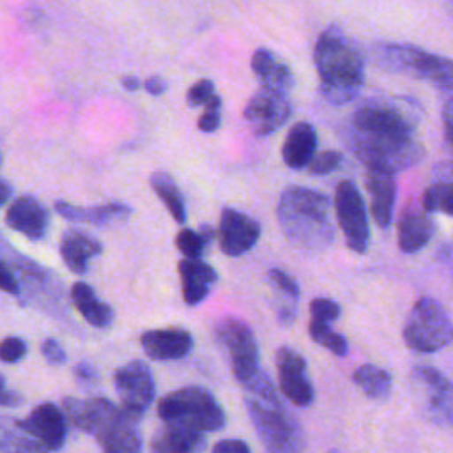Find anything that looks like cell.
<instances>
[{"label":"cell","instance_id":"cell-38","mask_svg":"<svg viewBox=\"0 0 453 453\" xmlns=\"http://www.w3.org/2000/svg\"><path fill=\"white\" fill-rule=\"evenodd\" d=\"M310 313H311V320L331 324L340 317L342 308L336 301H333L329 297H315L310 303Z\"/></svg>","mask_w":453,"mask_h":453},{"label":"cell","instance_id":"cell-23","mask_svg":"<svg viewBox=\"0 0 453 453\" xmlns=\"http://www.w3.org/2000/svg\"><path fill=\"white\" fill-rule=\"evenodd\" d=\"M365 188L370 195V211L379 228H389L393 221V209L396 200L395 175L380 170L366 168Z\"/></svg>","mask_w":453,"mask_h":453},{"label":"cell","instance_id":"cell-28","mask_svg":"<svg viewBox=\"0 0 453 453\" xmlns=\"http://www.w3.org/2000/svg\"><path fill=\"white\" fill-rule=\"evenodd\" d=\"M317 150V131L310 122H296L281 145L283 163L292 170L306 168Z\"/></svg>","mask_w":453,"mask_h":453},{"label":"cell","instance_id":"cell-25","mask_svg":"<svg viewBox=\"0 0 453 453\" xmlns=\"http://www.w3.org/2000/svg\"><path fill=\"white\" fill-rule=\"evenodd\" d=\"M53 207L67 221L90 223L96 226H110L115 223H122L133 212L131 205L122 203V202H108V203H101V205H94V207H80V205H73L64 200H57L53 203Z\"/></svg>","mask_w":453,"mask_h":453},{"label":"cell","instance_id":"cell-47","mask_svg":"<svg viewBox=\"0 0 453 453\" xmlns=\"http://www.w3.org/2000/svg\"><path fill=\"white\" fill-rule=\"evenodd\" d=\"M451 97L446 99L444 108H442V120H444V134H446V143L448 147H451Z\"/></svg>","mask_w":453,"mask_h":453},{"label":"cell","instance_id":"cell-19","mask_svg":"<svg viewBox=\"0 0 453 453\" xmlns=\"http://www.w3.org/2000/svg\"><path fill=\"white\" fill-rule=\"evenodd\" d=\"M140 343L147 357L154 361H175L191 352L193 336L182 327H159L142 333Z\"/></svg>","mask_w":453,"mask_h":453},{"label":"cell","instance_id":"cell-32","mask_svg":"<svg viewBox=\"0 0 453 453\" xmlns=\"http://www.w3.org/2000/svg\"><path fill=\"white\" fill-rule=\"evenodd\" d=\"M149 184L152 191L159 196V200L166 205L168 212L177 223H186L188 212H186V203L182 198V193L173 180V177L166 172H154L149 179Z\"/></svg>","mask_w":453,"mask_h":453},{"label":"cell","instance_id":"cell-20","mask_svg":"<svg viewBox=\"0 0 453 453\" xmlns=\"http://www.w3.org/2000/svg\"><path fill=\"white\" fill-rule=\"evenodd\" d=\"M5 223L9 228L23 234L30 241H41L46 237L50 228V212L37 198L23 195L9 205Z\"/></svg>","mask_w":453,"mask_h":453},{"label":"cell","instance_id":"cell-36","mask_svg":"<svg viewBox=\"0 0 453 453\" xmlns=\"http://www.w3.org/2000/svg\"><path fill=\"white\" fill-rule=\"evenodd\" d=\"M340 165H342V154L338 150H322L319 154H313L306 168L313 175H326L334 172Z\"/></svg>","mask_w":453,"mask_h":453},{"label":"cell","instance_id":"cell-3","mask_svg":"<svg viewBox=\"0 0 453 453\" xmlns=\"http://www.w3.org/2000/svg\"><path fill=\"white\" fill-rule=\"evenodd\" d=\"M244 402L251 425L269 453H303V428L264 370L244 384Z\"/></svg>","mask_w":453,"mask_h":453},{"label":"cell","instance_id":"cell-35","mask_svg":"<svg viewBox=\"0 0 453 453\" xmlns=\"http://www.w3.org/2000/svg\"><path fill=\"white\" fill-rule=\"evenodd\" d=\"M267 280L271 281V285L288 301L297 303L299 301V287L294 281V278L290 274H287L283 269H269L267 271Z\"/></svg>","mask_w":453,"mask_h":453},{"label":"cell","instance_id":"cell-51","mask_svg":"<svg viewBox=\"0 0 453 453\" xmlns=\"http://www.w3.org/2000/svg\"><path fill=\"white\" fill-rule=\"evenodd\" d=\"M122 87L126 90H129V92H134V90H138L142 87V81L136 76H124L122 78Z\"/></svg>","mask_w":453,"mask_h":453},{"label":"cell","instance_id":"cell-48","mask_svg":"<svg viewBox=\"0 0 453 453\" xmlns=\"http://www.w3.org/2000/svg\"><path fill=\"white\" fill-rule=\"evenodd\" d=\"M198 232H200V235L203 237V241L207 242V246H209V244L214 241V237H216V230H214V226H212V225H207V223L200 225Z\"/></svg>","mask_w":453,"mask_h":453},{"label":"cell","instance_id":"cell-30","mask_svg":"<svg viewBox=\"0 0 453 453\" xmlns=\"http://www.w3.org/2000/svg\"><path fill=\"white\" fill-rule=\"evenodd\" d=\"M451 195H453L451 165L448 161L439 163L434 170V182L421 195V207L430 214L441 211L446 216H451L453 212Z\"/></svg>","mask_w":453,"mask_h":453},{"label":"cell","instance_id":"cell-6","mask_svg":"<svg viewBox=\"0 0 453 453\" xmlns=\"http://www.w3.org/2000/svg\"><path fill=\"white\" fill-rule=\"evenodd\" d=\"M370 55L372 62L384 71L426 80L448 94L453 88V64L446 57L400 42H379Z\"/></svg>","mask_w":453,"mask_h":453},{"label":"cell","instance_id":"cell-49","mask_svg":"<svg viewBox=\"0 0 453 453\" xmlns=\"http://www.w3.org/2000/svg\"><path fill=\"white\" fill-rule=\"evenodd\" d=\"M11 195H12V186H11L7 180L0 179V207L7 203V200L11 198Z\"/></svg>","mask_w":453,"mask_h":453},{"label":"cell","instance_id":"cell-10","mask_svg":"<svg viewBox=\"0 0 453 453\" xmlns=\"http://www.w3.org/2000/svg\"><path fill=\"white\" fill-rule=\"evenodd\" d=\"M451 319L446 308L434 297H419L405 320L403 342L411 350L432 354L451 342Z\"/></svg>","mask_w":453,"mask_h":453},{"label":"cell","instance_id":"cell-42","mask_svg":"<svg viewBox=\"0 0 453 453\" xmlns=\"http://www.w3.org/2000/svg\"><path fill=\"white\" fill-rule=\"evenodd\" d=\"M41 354L50 365H55V366H62L67 361V354L64 347L55 338H46L41 343Z\"/></svg>","mask_w":453,"mask_h":453},{"label":"cell","instance_id":"cell-2","mask_svg":"<svg viewBox=\"0 0 453 453\" xmlns=\"http://www.w3.org/2000/svg\"><path fill=\"white\" fill-rule=\"evenodd\" d=\"M62 412L76 428L94 435L103 453H142L143 449L142 418L104 396H65Z\"/></svg>","mask_w":453,"mask_h":453},{"label":"cell","instance_id":"cell-45","mask_svg":"<svg viewBox=\"0 0 453 453\" xmlns=\"http://www.w3.org/2000/svg\"><path fill=\"white\" fill-rule=\"evenodd\" d=\"M21 403V396L16 391L7 389L5 379L0 373V407H18Z\"/></svg>","mask_w":453,"mask_h":453},{"label":"cell","instance_id":"cell-4","mask_svg":"<svg viewBox=\"0 0 453 453\" xmlns=\"http://www.w3.org/2000/svg\"><path fill=\"white\" fill-rule=\"evenodd\" d=\"M276 218L283 235L297 250H324L334 241L331 200L317 189L285 188L278 200Z\"/></svg>","mask_w":453,"mask_h":453},{"label":"cell","instance_id":"cell-34","mask_svg":"<svg viewBox=\"0 0 453 453\" xmlns=\"http://www.w3.org/2000/svg\"><path fill=\"white\" fill-rule=\"evenodd\" d=\"M175 246L184 255V258H202V255L205 253L207 242L203 241L198 230L182 228L175 237Z\"/></svg>","mask_w":453,"mask_h":453},{"label":"cell","instance_id":"cell-43","mask_svg":"<svg viewBox=\"0 0 453 453\" xmlns=\"http://www.w3.org/2000/svg\"><path fill=\"white\" fill-rule=\"evenodd\" d=\"M0 290L19 297V283L12 269L0 258Z\"/></svg>","mask_w":453,"mask_h":453},{"label":"cell","instance_id":"cell-1","mask_svg":"<svg viewBox=\"0 0 453 453\" xmlns=\"http://www.w3.org/2000/svg\"><path fill=\"white\" fill-rule=\"evenodd\" d=\"M313 62L320 94L327 103L342 106L359 96L365 85L366 58L342 27L329 25L322 30L313 48Z\"/></svg>","mask_w":453,"mask_h":453},{"label":"cell","instance_id":"cell-13","mask_svg":"<svg viewBox=\"0 0 453 453\" xmlns=\"http://www.w3.org/2000/svg\"><path fill=\"white\" fill-rule=\"evenodd\" d=\"M416 400L423 405V414L434 425L449 426L453 418V395L449 379L434 366L416 365L411 372Z\"/></svg>","mask_w":453,"mask_h":453},{"label":"cell","instance_id":"cell-50","mask_svg":"<svg viewBox=\"0 0 453 453\" xmlns=\"http://www.w3.org/2000/svg\"><path fill=\"white\" fill-rule=\"evenodd\" d=\"M437 257H439V260L444 262V264H449V262H451L453 253H451V244H449L448 241L441 244V248H439V251H437Z\"/></svg>","mask_w":453,"mask_h":453},{"label":"cell","instance_id":"cell-40","mask_svg":"<svg viewBox=\"0 0 453 453\" xmlns=\"http://www.w3.org/2000/svg\"><path fill=\"white\" fill-rule=\"evenodd\" d=\"M214 96V83L212 80H207V78H202L198 81H195L188 94H186V101L191 108H196V106H202L205 104L211 97Z\"/></svg>","mask_w":453,"mask_h":453},{"label":"cell","instance_id":"cell-39","mask_svg":"<svg viewBox=\"0 0 453 453\" xmlns=\"http://www.w3.org/2000/svg\"><path fill=\"white\" fill-rule=\"evenodd\" d=\"M27 354V343L19 336H7L0 342V361L4 363H18Z\"/></svg>","mask_w":453,"mask_h":453},{"label":"cell","instance_id":"cell-26","mask_svg":"<svg viewBox=\"0 0 453 453\" xmlns=\"http://www.w3.org/2000/svg\"><path fill=\"white\" fill-rule=\"evenodd\" d=\"M58 250L69 271L85 274L88 271V262L103 251V244L99 239L80 228H69L62 234Z\"/></svg>","mask_w":453,"mask_h":453},{"label":"cell","instance_id":"cell-8","mask_svg":"<svg viewBox=\"0 0 453 453\" xmlns=\"http://www.w3.org/2000/svg\"><path fill=\"white\" fill-rule=\"evenodd\" d=\"M157 414L163 423H184L202 432L221 430L226 414L214 395L200 386H186L165 395L157 402Z\"/></svg>","mask_w":453,"mask_h":453},{"label":"cell","instance_id":"cell-5","mask_svg":"<svg viewBox=\"0 0 453 453\" xmlns=\"http://www.w3.org/2000/svg\"><path fill=\"white\" fill-rule=\"evenodd\" d=\"M421 111L423 108L414 97H370L354 108L343 131L377 136H416Z\"/></svg>","mask_w":453,"mask_h":453},{"label":"cell","instance_id":"cell-17","mask_svg":"<svg viewBox=\"0 0 453 453\" xmlns=\"http://www.w3.org/2000/svg\"><path fill=\"white\" fill-rule=\"evenodd\" d=\"M14 425L48 451H58L67 439V418L51 402L39 403L25 419L14 421Z\"/></svg>","mask_w":453,"mask_h":453},{"label":"cell","instance_id":"cell-21","mask_svg":"<svg viewBox=\"0 0 453 453\" xmlns=\"http://www.w3.org/2000/svg\"><path fill=\"white\" fill-rule=\"evenodd\" d=\"M435 223L432 214L411 200L398 219V248L403 253H416L434 237Z\"/></svg>","mask_w":453,"mask_h":453},{"label":"cell","instance_id":"cell-37","mask_svg":"<svg viewBox=\"0 0 453 453\" xmlns=\"http://www.w3.org/2000/svg\"><path fill=\"white\" fill-rule=\"evenodd\" d=\"M203 106V113L200 115L196 126L203 133H214L221 124V97L214 94Z\"/></svg>","mask_w":453,"mask_h":453},{"label":"cell","instance_id":"cell-9","mask_svg":"<svg viewBox=\"0 0 453 453\" xmlns=\"http://www.w3.org/2000/svg\"><path fill=\"white\" fill-rule=\"evenodd\" d=\"M0 258L12 269L19 283V299L23 303L35 299L46 311L57 313L64 303V287L60 280L37 264L35 260L18 253L12 246L0 235Z\"/></svg>","mask_w":453,"mask_h":453},{"label":"cell","instance_id":"cell-46","mask_svg":"<svg viewBox=\"0 0 453 453\" xmlns=\"http://www.w3.org/2000/svg\"><path fill=\"white\" fill-rule=\"evenodd\" d=\"M142 85H143L145 92H149L150 96H161V94H165L166 88H168L166 80H165L163 76H159V74L149 76Z\"/></svg>","mask_w":453,"mask_h":453},{"label":"cell","instance_id":"cell-41","mask_svg":"<svg viewBox=\"0 0 453 453\" xmlns=\"http://www.w3.org/2000/svg\"><path fill=\"white\" fill-rule=\"evenodd\" d=\"M73 373H74V380L78 382V386L83 389V391H90L97 386L99 382V372L97 368L88 363V361H80L74 365L73 368Z\"/></svg>","mask_w":453,"mask_h":453},{"label":"cell","instance_id":"cell-16","mask_svg":"<svg viewBox=\"0 0 453 453\" xmlns=\"http://www.w3.org/2000/svg\"><path fill=\"white\" fill-rule=\"evenodd\" d=\"M290 115L292 104L288 94H280L267 88L255 92L244 106V119L257 136L273 134L288 120Z\"/></svg>","mask_w":453,"mask_h":453},{"label":"cell","instance_id":"cell-22","mask_svg":"<svg viewBox=\"0 0 453 453\" xmlns=\"http://www.w3.org/2000/svg\"><path fill=\"white\" fill-rule=\"evenodd\" d=\"M205 432L184 423H165L150 439V453H202Z\"/></svg>","mask_w":453,"mask_h":453},{"label":"cell","instance_id":"cell-27","mask_svg":"<svg viewBox=\"0 0 453 453\" xmlns=\"http://www.w3.org/2000/svg\"><path fill=\"white\" fill-rule=\"evenodd\" d=\"M251 71L258 78L262 88L288 94L294 87V74L290 67L267 48L255 50L251 57Z\"/></svg>","mask_w":453,"mask_h":453},{"label":"cell","instance_id":"cell-24","mask_svg":"<svg viewBox=\"0 0 453 453\" xmlns=\"http://www.w3.org/2000/svg\"><path fill=\"white\" fill-rule=\"evenodd\" d=\"M182 299L189 306L200 304L218 281V273L202 258H182L177 265Z\"/></svg>","mask_w":453,"mask_h":453},{"label":"cell","instance_id":"cell-31","mask_svg":"<svg viewBox=\"0 0 453 453\" xmlns=\"http://www.w3.org/2000/svg\"><path fill=\"white\" fill-rule=\"evenodd\" d=\"M354 384L372 400H386L393 389V377L388 370L366 363L352 372Z\"/></svg>","mask_w":453,"mask_h":453},{"label":"cell","instance_id":"cell-11","mask_svg":"<svg viewBox=\"0 0 453 453\" xmlns=\"http://www.w3.org/2000/svg\"><path fill=\"white\" fill-rule=\"evenodd\" d=\"M214 338L226 352L234 377L244 386L260 368V354L253 329L235 317H225L214 326Z\"/></svg>","mask_w":453,"mask_h":453},{"label":"cell","instance_id":"cell-18","mask_svg":"<svg viewBox=\"0 0 453 453\" xmlns=\"http://www.w3.org/2000/svg\"><path fill=\"white\" fill-rule=\"evenodd\" d=\"M260 239V223L251 216L225 207L219 214L218 241L219 248L228 257H241L248 253Z\"/></svg>","mask_w":453,"mask_h":453},{"label":"cell","instance_id":"cell-12","mask_svg":"<svg viewBox=\"0 0 453 453\" xmlns=\"http://www.w3.org/2000/svg\"><path fill=\"white\" fill-rule=\"evenodd\" d=\"M334 212L345 242L354 253H366L370 246V223L365 198L352 180H342L334 191Z\"/></svg>","mask_w":453,"mask_h":453},{"label":"cell","instance_id":"cell-29","mask_svg":"<svg viewBox=\"0 0 453 453\" xmlns=\"http://www.w3.org/2000/svg\"><path fill=\"white\" fill-rule=\"evenodd\" d=\"M69 297L73 306L78 310V313L97 329H106L113 324V310L110 304L101 301L94 288L85 281H76L71 290Z\"/></svg>","mask_w":453,"mask_h":453},{"label":"cell","instance_id":"cell-44","mask_svg":"<svg viewBox=\"0 0 453 453\" xmlns=\"http://www.w3.org/2000/svg\"><path fill=\"white\" fill-rule=\"evenodd\" d=\"M212 453H251L250 446L241 439H221L212 446Z\"/></svg>","mask_w":453,"mask_h":453},{"label":"cell","instance_id":"cell-15","mask_svg":"<svg viewBox=\"0 0 453 453\" xmlns=\"http://www.w3.org/2000/svg\"><path fill=\"white\" fill-rule=\"evenodd\" d=\"M274 365L281 395L296 407H308L315 398V391L308 377L306 359L290 347H280Z\"/></svg>","mask_w":453,"mask_h":453},{"label":"cell","instance_id":"cell-14","mask_svg":"<svg viewBox=\"0 0 453 453\" xmlns=\"http://www.w3.org/2000/svg\"><path fill=\"white\" fill-rule=\"evenodd\" d=\"M113 386L120 400V407L143 416L156 398V382L152 370L145 361L133 359L113 372Z\"/></svg>","mask_w":453,"mask_h":453},{"label":"cell","instance_id":"cell-7","mask_svg":"<svg viewBox=\"0 0 453 453\" xmlns=\"http://www.w3.org/2000/svg\"><path fill=\"white\" fill-rule=\"evenodd\" d=\"M342 134L350 152L372 170L395 175L418 165L425 156V149L416 136H377L345 131Z\"/></svg>","mask_w":453,"mask_h":453},{"label":"cell","instance_id":"cell-52","mask_svg":"<svg viewBox=\"0 0 453 453\" xmlns=\"http://www.w3.org/2000/svg\"><path fill=\"white\" fill-rule=\"evenodd\" d=\"M327 453H342V451H338V449H329Z\"/></svg>","mask_w":453,"mask_h":453},{"label":"cell","instance_id":"cell-33","mask_svg":"<svg viewBox=\"0 0 453 453\" xmlns=\"http://www.w3.org/2000/svg\"><path fill=\"white\" fill-rule=\"evenodd\" d=\"M308 333H310V338L319 343L320 347L327 349L329 352H333L334 356H347L349 352V343L345 340V336H342L340 333H336L331 324H326V322H319V320H310V326H308Z\"/></svg>","mask_w":453,"mask_h":453}]
</instances>
